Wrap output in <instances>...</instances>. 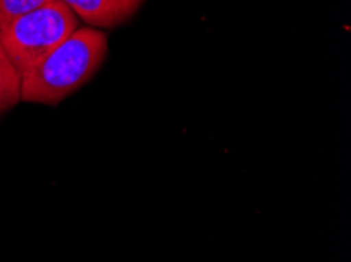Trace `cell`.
I'll use <instances>...</instances> for the list:
<instances>
[{
  "mask_svg": "<svg viewBox=\"0 0 351 262\" xmlns=\"http://www.w3.org/2000/svg\"><path fill=\"white\" fill-rule=\"evenodd\" d=\"M109 38L103 30L79 27L38 66L23 76L21 101L57 105L92 79L108 55Z\"/></svg>",
  "mask_w": 351,
  "mask_h": 262,
  "instance_id": "obj_1",
  "label": "cell"
},
{
  "mask_svg": "<svg viewBox=\"0 0 351 262\" xmlns=\"http://www.w3.org/2000/svg\"><path fill=\"white\" fill-rule=\"evenodd\" d=\"M21 83L23 77L16 71L0 44V115L21 101Z\"/></svg>",
  "mask_w": 351,
  "mask_h": 262,
  "instance_id": "obj_4",
  "label": "cell"
},
{
  "mask_svg": "<svg viewBox=\"0 0 351 262\" xmlns=\"http://www.w3.org/2000/svg\"><path fill=\"white\" fill-rule=\"evenodd\" d=\"M77 29L79 18L73 10L62 0H52L45 7L2 27L0 44L23 77L38 66Z\"/></svg>",
  "mask_w": 351,
  "mask_h": 262,
  "instance_id": "obj_2",
  "label": "cell"
},
{
  "mask_svg": "<svg viewBox=\"0 0 351 262\" xmlns=\"http://www.w3.org/2000/svg\"><path fill=\"white\" fill-rule=\"evenodd\" d=\"M51 2L52 0H0V29Z\"/></svg>",
  "mask_w": 351,
  "mask_h": 262,
  "instance_id": "obj_5",
  "label": "cell"
},
{
  "mask_svg": "<svg viewBox=\"0 0 351 262\" xmlns=\"http://www.w3.org/2000/svg\"><path fill=\"white\" fill-rule=\"evenodd\" d=\"M79 19L98 29H114L131 19L145 0H62Z\"/></svg>",
  "mask_w": 351,
  "mask_h": 262,
  "instance_id": "obj_3",
  "label": "cell"
}]
</instances>
